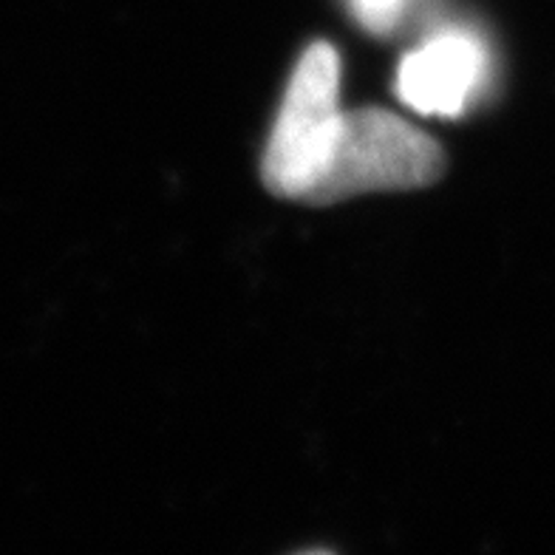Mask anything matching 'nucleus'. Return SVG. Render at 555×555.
<instances>
[{"label":"nucleus","mask_w":555,"mask_h":555,"mask_svg":"<svg viewBox=\"0 0 555 555\" xmlns=\"http://www.w3.org/2000/svg\"><path fill=\"white\" fill-rule=\"evenodd\" d=\"M446 151L437 139L391 111L358 108L344 114L332 154L307 205L383 191H420L446 176Z\"/></svg>","instance_id":"obj_1"},{"label":"nucleus","mask_w":555,"mask_h":555,"mask_svg":"<svg viewBox=\"0 0 555 555\" xmlns=\"http://www.w3.org/2000/svg\"><path fill=\"white\" fill-rule=\"evenodd\" d=\"M340 57L312 43L300 54L261 162V179L278 198L307 202L340 131Z\"/></svg>","instance_id":"obj_2"},{"label":"nucleus","mask_w":555,"mask_h":555,"mask_svg":"<svg viewBox=\"0 0 555 555\" xmlns=\"http://www.w3.org/2000/svg\"><path fill=\"white\" fill-rule=\"evenodd\" d=\"M482 68L485 54L476 40L456 31L434 37L402 60L397 94L425 117H460L479 86Z\"/></svg>","instance_id":"obj_3"},{"label":"nucleus","mask_w":555,"mask_h":555,"mask_svg":"<svg viewBox=\"0 0 555 555\" xmlns=\"http://www.w3.org/2000/svg\"><path fill=\"white\" fill-rule=\"evenodd\" d=\"M405 3L409 0H351V9L369 31H388L402 17Z\"/></svg>","instance_id":"obj_4"}]
</instances>
